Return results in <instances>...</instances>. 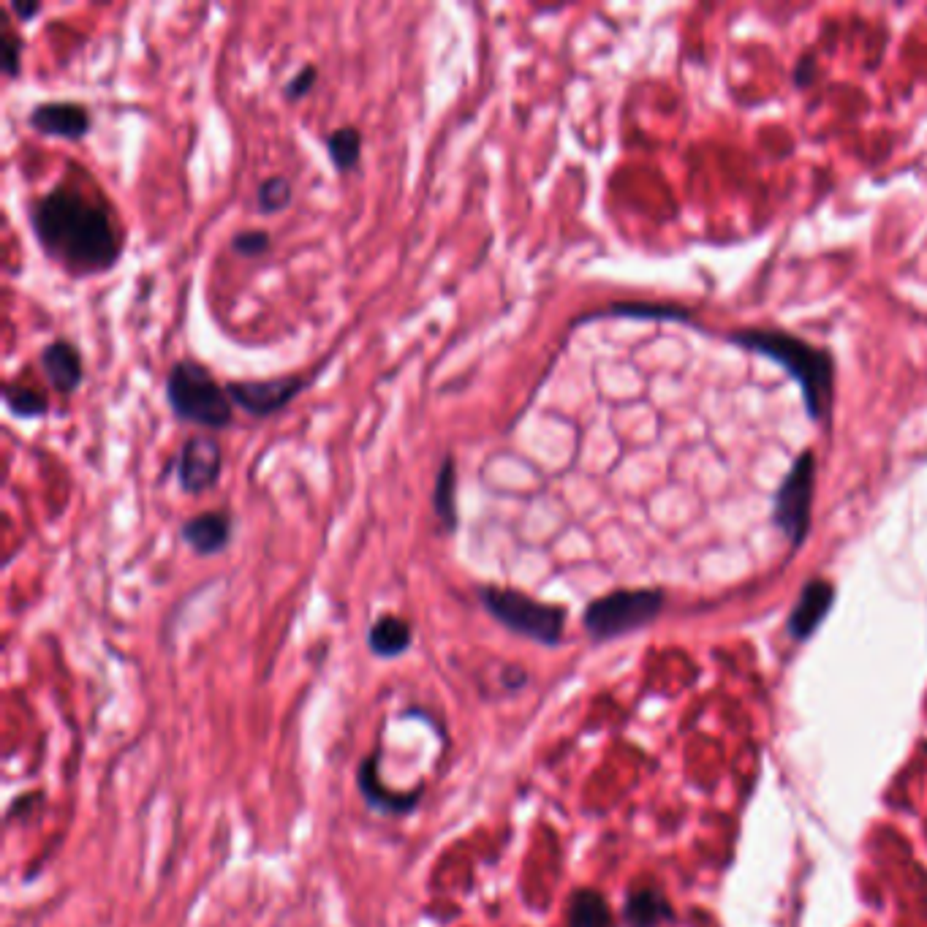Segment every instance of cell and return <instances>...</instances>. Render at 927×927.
Masks as SVG:
<instances>
[{
	"mask_svg": "<svg viewBox=\"0 0 927 927\" xmlns=\"http://www.w3.org/2000/svg\"><path fill=\"white\" fill-rule=\"evenodd\" d=\"M28 218L41 251L68 272H107L123 253V240L104 199L87 196L66 180L30 202Z\"/></svg>",
	"mask_w": 927,
	"mask_h": 927,
	"instance_id": "cell-1",
	"label": "cell"
},
{
	"mask_svg": "<svg viewBox=\"0 0 927 927\" xmlns=\"http://www.w3.org/2000/svg\"><path fill=\"white\" fill-rule=\"evenodd\" d=\"M732 340L737 346L786 367L800 384L802 400L811 419H827L832 408V381H835V365L827 351L813 348L811 343L778 332V329H743V332H734Z\"/></svg>",
	"mask_w": 927,
	"mask_h": 927,
	"instance_id": "cell-2",
	"label": "cell"
},
{
	"mask_svg": "<svg viewBox=\"0 0 927 927\" xmlns=\"http://www.w3.org/2000/svg\"><path fill=\"white\" fill-rule=\"evenodd\" d=\"M166 406L174 419L204 430H226L234 422V403L226 387L196 359H177L164 384Z\"/></svg>",
	"mask_w": 927,
	"mask_h": 927,
	"instance_id": "cell-3",
	"label": "cell"
},
{
	"mask_svg": "<svg viewBox=\"0 0 927 927\" xmlns=\"http://www.w3.org/2000/svg\"><path fill=\"white\" fill-rule=\"evenodd\" d=\"M476 599L498 626L517 637L531 639L536 645H561L563 628H566V609L561 604H547L522 590L501 588V585H479Z\"/></svg>",
	"mask_w": 927,
	"mask_h": 927,
	"instance_id": "cell-4",
	"label": "cell"
},
{
	"mask_svg": "<svg viewBox=\"0 0 927 927\" xmlns=\"http://www.w3.org/2000/svg\"><path fill=\"white\" fill-rule=\"evenodd\" d=\"M664 607L661 590H615L601 599L590 601L582 612V626L590 639L607 642L623 637L658 618Z\"/></svg>",
	"mask_w": 927,
	"mask_h": 927,
	"instance_id": "cell-5",
	"label": "cell"
},
{
	"mask_svg": "<svg viewBox=\"0 0 927 927\" xmlns=\"http://www.w3.org/2000/svg\"><path fill=\"white\" fill-rule=\"evenodd\" d=\"M813 471H816L813 454L802 452L794 460L792 468H789V474L781 482V487H778V495H775L773 522L778 525V531L792 541L794 547L802 544L805 533L811 528Z\"/></svg>",
	"mask_w": 927,
	"mask_h": 927,
	"instance_id": "cell-6",
	"label": "cell"
},
{
	"mask_svg": "<svg viewBox=\"0 0 927 927\" xmlns=\"http://www.w3.org/2000/svg\"><path fill=\"white\" fill-rule=\"evenodd\" d=\"M177 484L188 495H204L218 487L223 474V449L215 435H191L177 452Z\"/></svg>",
	"mask_w": 927,
	"mask_h": 927,
	"instance_id": "cell-7",
	"label": "cell"
},
{
	"mask_svg": "<svg viewBox=\"0 0 927 927\" xmlns=\"http://www.w3.org/2000/svg\"><path fill=\"white\" fill-rule=\"evenodd\" d=\"M305 387H308L305 376H278L261 378V381H229L226 392L232 397L234 406H240L245 414L267 419L289 408L305 392Z\"/></svg>",
	"mask_w": 927,
	"mask_h": 927,
	"instance_id": "cell-8",
	"label": "cell"
},
{
	"mask_svg": "<svg viewBox=\"0 0 927 927\" xmlns=\"http://www.w3.org/2000/svg\"><path fill=\"white\" fill-rule=\"evenodd\" d=\"M378 762H381V754L373 751V754H367L359 762L357 770V789L362 794V800L367 802V808L384 813V816H406V813L416 811L419 802H422L425 786H419L416 792H389L387 786L381 783V775H378Z\"/></svg>",
	"mask_w": 927,
	"mask_h": 927,
	"instance_id": "cell-9",
	"label": "cell"
},
{
	"mask_svg": "<svg viewBox=\"0 0 927 927\" xmlns=\"http://www.w3.org/2000/svg\"><path fill=\"white\" fill-rule=\"evenodd\" d=\"M28 123L33 131L55 139H85L93 128V115L90 109L77 104V101H44L30 109Z\"/></svg>",
	"mask_w": 927,
	"mask_h": 927,
	"instance_id": "cell-10",
	"label": "cell"
},
{
	"mask_svg": "<svg viewBox=\"0 0 927 927\" xmlns=\"http://www.w3.org/2000/svg\"><path fill=\"white\" fill-rule=\"evenodd\" d=\"M180 536L183 541L202 558L218 555L229 544L234 536V520L232 514L223 512V509H210V512H199L194 517L180 525Z\"/></svg>",
	"mask_w": 927,
	"mask_h": 927,
	"instance_id": "cell-11",
	"label": "cell"
},
{
	"mask_svg": "<svg viewBox=\"0 0 927 927\" xmlns=\"http://www.w3.org/2000/svg\"><path fill=\"white\" fill-rule=\"evenodd\" d=\"M44 376L58 395H74L85 384V362L71 340H52L41 348L39 357Z\"/></svg>",
	"mask_w": 927,
	"mask_h": 927,
	"instance_id": "cell-12",
	"label": "cell"
},
{
	"mask_svg": "<svg viewBox=\"0 0 927 927\" xmlns=\"http://www.w3.org/2000/svg\"><path fill=\"white\" fill-rule=\"evenodd\" d=\"M832 601H835V590L830 582L813 580L808 582L800 593V601L794 607L792 618H789V628L797 639H808L816 631L824 615L830 612Z\"/></svg>",
	"mask_w": 927,
	"mask_h": 927,
	"instance_id": "cell-13",
	"label": "cell"
},
{
	"mask_svg": "<svg viewBox=\"0 0 927 927\" xmlns=\"http://www.w3.org/2000/svg\"><path fill=\"white\" fill-rule=\"evenodd\" d=\"M414 645V628L400 615H378L373 626L367 628V647L376 658L406 656Z\"/></svg>",
	"mask_w": 927,
	"mask_h": 927,
	"instance_id": "cell-14",
	"label": "cell"
},
{
	"mask_svg": "<svg viewBox=\"0 0 927 927\" xmlns=\"http://www.w3.org/2000/svg\"><path fill=\"white\" fill-rule=\"evenodd\" d=\"M433 514L441 531L444 533H457L460 528V514H457V463H454L452 454H444V460L435 471V484L433 495Z\"/></svg>",
	"mask_w": 927,
	"mask_h": 927,
	"instance_id": "cell-15",
	"label": "cell"
},
{
	"mask_svg": "<svg viewBox=\"0 0 927 927\" xmlns=\"http://www.w3.org/2000/svg\"><path fill=\"white\" fill-rule=\"evenodd\" d=\"M667 919H672V908L658 889L642 887L628 892L626 906H623L626 927H658Z\"/></svg>",
	"mask_w": 927,
	"mask_h": 927,
	"instance_id": "cell-16",
	"label": "cell"
},
{
	"mask_svg": "<svg viewBox=\"0 0 927 927\" xmlns=\"http://www.w3.org/2000/svg\"><path fill=\"white\" fill-rule=\"evenodd\" d=\"M569 927H615L607 900L596 889H577L566 908Z\"/></svg>",
	"mask_w": 927,
	"mask_h": 927,
	"instance_id": "cell-17",
	"label": "cell"
},
{
	"mask_svg": "<svg viewBox=\"0 0 927 927\" xmlns=\"http://www.w3.org/2000/svg\"><path fill=\"white\" fill-rule=\"evenodd\" d=\"M327 153L338 172L346 174L357 169L362 158V134L354 126L335 128L332 134H327Z\"/></svg>",
	"mask_w": 927,
	"mask_h": 927,
	"instance_id": "cell-18",
	"label": "cell"
},
{
	"mask_svg": "<svg viewBox=\"0 0 927 927\" xmlns=\"http://www.w3.org/2000/svg\"><path fill=\"white\" fill-rule=\"evenodd\" d=\"M3 403L17 419H39V416H47L49 411L47 397L39 395L36 389L20 387V384L3 387Z\"/></svg>",
	"mask_w": 927,
	"mask_h": 927,
	"instance_id": "cell-19",
	"label": "cell"
},
{
	"mask_svg": "<svg viewBox=\"0 0 927 927\" xmlns=\"http://www.w3.org/2000/svg\"><path fill=\"white\" fill-rule=\"evenodd\" d=\"M291 180L289 177H283V174H272V177H264L256 188V204H259L261 215H275L283 213L286 207L291 204Z\"/></svg>",
	"mask_w": 927,
	"mask_h": 927,
	"instance_id": "cell-20",
	"label": "cell"
},
{
	"mask_svg": "<svg viewBox=\"0 0 927 927\" xmlns=\"http://www.w3.org/2000/svg\"><path fill=\"white\" fill-rule=\"evenodd\" d=\"M601 316H628V319H683V310L667 308V305H647V302H618L609 308L590 313L585 319H601Z\"/></svg>",
	"mask_w": 927,
	"mask_h": 927,
	"instance_id": "cell-21",
	"label": "cell"
},
{
	"mask_svg": "<svg viewBox=\"0 0 927 927\" xmlns=\"http://www.w3.org/2000/svg\"><path fill=\"white\" fill-rule=\"evenodd\" d=\"M272 237L264 229H242L232 237V251L240 253L242 259H259L270 251Z\"/></svg>",
	"mask_w": 927,
	"mask_h": 927,
	"instance_id": "cell-22",
	"label": "cell"
},
{
	"mask_svg": "<svg viewBox=\"0 0 927 927\" xmlns=\"http://www.w3.org/2000/svg\"><path fill=\"white\" fill-rule=\"evenodd\" d=\"M316 79H319V68L302 66L300 71H297V74L286 82V87H283V96H286V101H300V98L308 96L310 90L316 87Z\"/></svg>",
	"mask_w": 927,
	"mask_h": 927,
	"instance_id": "cell-23",
	"label": "cell"
},
{
	"mask_svg": "<svg viewBox=\"0 0 927 927\" xmlns=\"http://www.w3.org/2000/svg\"><path fill=\"white\" fill-rule=\"evenodd\" d=\"M20 52H22L20 39H17V36L6 28V33H3V74H6L9 79L20 77V66H22Z\"/></svg>",
	"mask_w": 927,
	"mask_h": 927,
	"instance_id": "cell-24",
	"label": "cell"
},
{
	"mask_svg": "<svg viewBox=\"0 0 927 927\" xmlns=\"http://www.w3.org/2000/svg\"><path fill=\"white\" fill-rule=\"evenodd\" d=\"M528 683V675H525V669L514 667V664H506L501 672V686H506L509 691H520Z\"/></svg>",
	"mask_w": 927,
	"mask_h": 927,
	"instance_id": "cell-25",
	"label": "cell"
},
{
	"mask_svg": "<svg viewBox=\"0 0 927 927\" xmlns=\"http://www.w3.org/2000/svg\"><path fill=\"white\" fill-rule=\"evenodd\" d=\"M9 9H11V14L17 17V22H30L33 17H39V14H41V3H39V0H33V3H25V0H14Z\"/></svg>",
	"mask_w": 927,
	"mask_h": 927,
	"instance_id": "cell-26",
	"label": "cell"
}]
</instances>
